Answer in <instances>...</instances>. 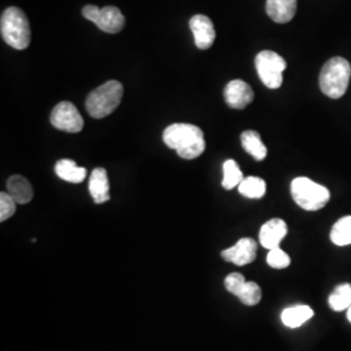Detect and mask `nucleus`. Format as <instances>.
Masks as SVG:
<instances>
[{
	"label": "nucleus",
	"mask_w": 351,
	"mask_h": 351,
	"mask_svg": "<svg viewBox=\"0 0 351 351\" xmlns=\"http://www.w3.org/2000/svg\"><path fill=\"white\" fill-rule=\"evenodd\" d=\"M164 143L177 151L178 156L186 160L199 158L206 150V141L201 128L193 124L177 123L165 128Z\"/></svg>",
	"instance_id": "f257e3e1"
},
{
	"label": "nucleus",
	"mask_w": 351,
	"mask_h": 351,
	"mask_svg": "<svg viewBox=\"0 0 351 351\" xmlns=\"http://www.w3.org/2000/svg\"><path fill=\"white\" fill-rule=\"evenodd\" d=\"M0 33L4 42L16 50H25L32 40L29 20L17 7H10L1 14Z\"/></svg>",
	"instance_id": "f03ea898"
},
{
	"label": "nucleus",
	"mask_w": 351,
	"mask_h": 351,
	"mask_svg": "<svg viewBox=\"0 0 351 351\" xmlns=\"http://www.w3.org/2000/svg\"><path fill=\"white\" fill-rule=\"evenodd\" d=\"M350 63L343 58L336 56L324 64L319 77V84L326 97L339 99L345 95L350 84Z\"/></svg>",
	"instance_id": "7ed1b4c3"
},
{
	"label": "nucleus",
	"mask_w": 351,
	"mask_h": 351,
	"mask_svg": "<svg viewBox=\"0 0 351 351\" xmlns=\"http://www.w3.org/2000/svg\"><path fill=\"white\" fill-rule=\"evenodd\" d=\"M124 95L123 84L111 80L93 90L86 99V111L94 119H103L114 112Z\"/></svg>",
	"instance_id": "20e7f679"
},
{
	"label": "nucleus",
	"mask_w": 351,
	"mask_h": 351,
	"mask_svg": "<svg viewBox=\"0 0 351 351\" xmlns=\"http://www.w3.org/2000/svg\"><path fill=\"white\" fill-rule=\"evenodd\" d=\"M290 191L294 202L306 211H319L330 199V193L326 186L316 184L307 177L294 178Z\"/></svg>",
	"instance_id": "39448f33"
},
{
	"label": "nucleus",
	"mask_w": 351,
	"mask_h": 351,
	"mask_svg": "<svg viewBox=\"0 0 351 351\" xmlns=\"http://www.w3.org/2000/svg\"><path fill=\"white\" fill-rule=\"evenodd\" d=\"M255 66L261 81L267 88H278L282 85V73L287 62L274 51H262L255 58Z\"/></svg>",
	"instance_id": "423d86ee"
},
{
	"label": "nucleus",
	"mask_w": 351,
	"mask_h": 351,
	"mask_svg": "<svg viewBox=\"0 0 351 351\" xmlns=\"http://www.w3.org/2000/svg\"><path fill=\"white\" fill-rule=\"evenodd\" d=\"M84 17L94 23L104 33L116 34L120 33L125 26V17L121 11L116 7L108 5L104 8H99L97 5L88 4L82 10Z\"/></svg>",
	"instance_id": "0eeeda50"
},
{
	"label": "nucleus",
	"mask_w": 351,
	"mask_h": 351,
	"mask_svg": "<svg viewBox=\"0 0 351 351\" xmlns=\"http://www.w3.org/2000/svg\"><path fill=\"white\" fill-rule=\"evenodd\" d=\"M50 121L53 128L66 133H80L84 128V119L71 101H62L55 106L51 112Z\"/></svg>",
	"instance_id": "6e6552de"
},
{
	"label": "nucleus",
	"mask_w": 351,
	"mask_h": 351,
	"mask_svg": "<svg viewBox=\"0 0 351 351\" xmlns=\"http://www.w3.org/2000/svg\"><path fill=\"white\" fill-rule=\"evenodd\" d=\"M189 25L193 32L195 46L199 50H208L216 39L213 21L204 14H195L190 19Z\"/></svg>",
	"instance_id": "1a4fd4ad"
},
{
	"label": "nucleus",
	"mask_w": 351,
	"mask_h": 351,
	"mask_svg": "<svg viewBox=\"0 0 351 351\" xmlns=\"http://www.w3.org/2000/svg\"><path fill=\"white\" fill-rule=\"evenodd\" d=\"M224 99L230 108L243 110L254 101V91L247 82L233 80L224 88Z\"/></svg>",
	"instance_id": "9d476101"
},
{
	"label": "nucleus",
	"mask_w": 351,
	"mask_h": 351,
	"mask_svg": "<svg viewBox=\"0 0 351 351\" xmlns=\"http://www.w3.org/2000/svg\"><path fill=\"white\" fill-rule=\"evenodd\" d=\"M256 242L252 239H241L239 242L221 252V256L226 262L236 265H246L255 261L256 258Z\"/></svg>",
	"instance_id": "9b49d317"
},
{
	"label": "nucleus",
	"mask_w": 351,
	"mask_h": 351,
	"mask_svg": "<svg viewBox=\"0 0 351 351\" xmlns=\"http://www.w3.org/2000/svg\"><path fill=\"white\" fill-rule=\"evenodd\" d=\"M288 234V226L281 219H272L263 224L259 232V241L264 249L272 250L280 246V242Z\"/></svg>",
	"instance_id": "f8f14e48"
},
{
	"label": "nucleus",
	"mask_w": 351,
	"mask_h": 351,
	"mask_svg": "<svg viewBox=\"0 0 351 351\" xmlns=\"http://www.w3.org/2000/svg\"><path fill=\"white\" fill-rule=\"evenodd\" d=\"M88 191L94 203L103 204L111 199L110 181L104 168H95L88 178Z\"/></svg>",
	"instance_id": "ddd939ff"
},
{
	"label": "nucleus",
	"mask_w": 351,
	"mask_h": 351,
	"mask_svg": "<svg viewBox=\"0 0 351 351\" xmlns=\"http://www.w3.org/2000/svg\"><path fill=\"white\" fill-rule=\"evenodd\" d=\"M267 14L277 24H287L297 12V0H267Z\"/></svg>",
	"instance_id": "4468645a"
},
{
	"label": "nucleus",
	"mask_w": 351,
	"mask_h": 351,
	"mask_svg": "<svg viewBox=\"0 0 351 351\" xmlns=\"http://www.w3.org/2000/svg\"><path fill=\"white\" fill-rule=\"evenodd\" d=\"M8 194L12 197L17 204H26L33 199L34 191L30 182L25 177L20 175L11 176L7 181Z\"/></svg>",
	"instance_id": "2eb2a0df"
},
{
	"label": "nucleus",
	"mask_w": 351,
	"mask_h": 351,
	"mask_svg": "<svg viewBox=\"0 0 351 351\" xmlns=\"http://www.w3.org/2000/svg\"><path fill=\"white\" fill-rule=\"evenodd\" d=\"M55 173L66 182L81 184L86 178L88 171L84 167H78L75 160L62 159L55 164Z\"/></svg>",
	"instance_id": "dca6fc26"
},
{
	"label": "nucleus",
	"mask_w": 351,
	"mask_h": 351,
	"mask_svg": "<svg viewBox=\"0 0 351 351\" xmlns=\"http://www.w3.org/2000/svg\"><path fill=\"white\" fill-rule=\"evenodd\" d=\"M241 143H242L243 150L246 151L247 154H250L255 160L262 162L265 159L268 151L264 146L261 134L258 132H255V130L243 132L241 136Z\"/></svg>",
	"instance_id": "f3484780"
},
{
	"label": "nucleus",
	"mask_w": 351,
	"mask_h": 351,
	"mask_svg": "<svg viewBox=\"0 0 351 351\" xmlns=\"http://www.w3.org/2000/svg\"><path fill=\"white\" fill-rule=\"evenodd\" d=\"M314 316V311L308 306H294L285 308L281 314V320L284 326L289 328H298L304 324L307 320H310Z\"/></svg>",
	"instance_id": "a211bd4d"
},
{
	"label": "nucleus",
	"mask_w": 351,
	"mask_h": 351,
	"mask_svg": "<svg viewBox=\"0 0 351 351\" xmlns=\"http://www.w3.org/2000/svg\"><path fill=\"white\" fill-rule=\"evenodd\" d=\"M267 190L265 181L261 177H246L242 180V182L239 185V191L246 198L250 199H261L263 198Z\"/></svg>",
	"instance_id": "6ab92c4d"
},
{
	"label": "nucleus",
	"mask_w": 351,
	"mask_h": 351,
	"mask_svg": "<svg viewBox=\"0 0 351 351\" xmlns=\"http://www.w3.org/2000/svg\"><path fill=\"white\" fill-rule=\"evenodd\" d=\"M330 239L337 246L351 245V216L339 219L330 230Z\"/></svg>",
	"instance_id": "aec40b11"
},
{
	"label": "nucleus",
	"mask_w": 351,
	"mask_h": 351,
	"mask_svg": "<svg viewBox=\"0 0 351 351\" xmlns=\"http://www.w3.org/2000/svg\"><path fill=\"white\" fill-rule=\"evenodd\" d=\"M329 306L333 311H343L351 306V285L343 284L329 295Z\"/></svg>",
	"instance_id": "412c9836"
},
{
	"label": "nucleus",
	"mask_w": 351,
	"mask_h": 351,
	"mask_svg": "<svg viewBox=\"0 0 351 351\" xmlns=\"http://www.w3.org/2000/svg\"><path fill=\"white\" fill-rule=\"evenodd\" d=\"M223 171H224V177H223V188L226 190H232V189L239 186V184L243 180V175L242 171L239 169V164L236 163L234 160L229 159L226 160L224 165H223Z\"/></svg>",
	"instance_id": "4be33fe9"
},
{
	"label": "nucleus",
	"mask_w": 351,
	"mask_h": 351,
	"mask_svg": "<svg viewBox=\"0 0 351 351\" xmlns=\"http://www.w3.org/2000/svg\"><path fill=\"white\" fill-rule=\"evenodd\" d=\"M237 297L246 306H256L262 300V290L256 282L246 281L243 288L239 290Z\"/></svg>",
	"instance_id": "5701e85b"
},
{
	"label": "nucleus",
	"mask_w": 351,
	"mask_h": 351,
	"mask_svg": "<svg viewBox=\"0 0 351 351\" xmlns=\"http://www.w3.org/2000/svg\"><path fill=\"white\" fill-rule=\"evenodd\" d=\"M267 263L275 269H282V268H287L290 265V258L285 251L281 250L280 247H276L268 252Z\"/></svg>",
	"instance_id": "b1692460"
},
{
	"label": "nucleus",
	"mask_w": 351,
	"mask_h": 351,
	"mask_svg": "<svg viewBox=\"0 0 351 351\" xmlns=\"http://www.w3.org/2000/svg\"><path fill=\"white\" fill-rule=\"evenodd\" d=\"M16 201L8 193L0 194V221H5L16 213Z\"/></svg>",
	"instance_id": "393cba45"
},
{
	"label": "nucleus",
	"mask_w": 351,
	"mask_h": 351,
	"mask_svg": "<svg viewBox=\"0 0 351 351\" xmlns=\"http://www.w3.org/2000/svg\"><path fill=\"white\" fill-rule=\"evenodd\" d=\"M246 284V280L245 277L242 276L241 274H230L229 276H226V288L230 294L233 295H239V290L243 288V285Z\"/></svg>",
	"instance_id": "a878e982"
},
{
	"label": "nucleus",
	"mask_w": 351,
	"mask_h": 351,
	"mask_svg": "<svg viewBox=\"0 0 351 351\" xmlns=\"http://www.w3.org/2000/svg\"><path fill=\"white\" fill-rule=\"evenodd\" d=\"M348 319H349V322L351 323V306L348 308Z\"/></svg>",
	"instance_id": "bb28decb"
}]
</instances>
